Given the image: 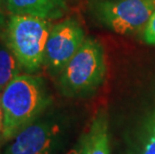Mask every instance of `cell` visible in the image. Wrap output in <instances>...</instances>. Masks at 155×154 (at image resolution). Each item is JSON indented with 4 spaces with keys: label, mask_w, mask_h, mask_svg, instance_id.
<instances>
[{
    "label": "cell",
    "mask_w": 155,
    "mask_h": 154,
    "mask_svg": "<svg viewBox=\"0 0 155 154\" xmlns=\"http://www.w3.org/2000/svg\"><path fill=\"white\" fill-rule=\"evenodd\" d=\"M3 111L1 142H7L29 124L40 118L51 103L43 78L19 74L0 95Z\"/></svg>",
    "instance_id": "6da1fadb"
},
{
    "label": "cell",
    "mask_w": 155,
    "mask_h": 154,
    "mask_svg": "<svg viewBox=\"0 0 155 154\" xmlns=\"http://www.w3.org/2000/svg\"><path fill=\"white\" fill-rule=\"evenodd\" d=\"M51 21L32 15H10L4 30V42L28 73L43 65L46 43L51 31Z\"/></svg>",
    "instance_id": "7a4b0ae2"
},
{
    "label": "cell",
    "mask_w": 155,
    "mask_h": 154,
    "mask_svg": "<svg viewBox=\"0 0 155 154\" xmlns=\"http://www.w3.org/2000/svg\"><path fill=\"white\" fill-rule=\"evenodd\" d=\"M106 73L103 47L93 38H86L59 74V89L68 97H82L95 91Z\"/></svg>",
    "instance_id": "3957f363"
},
{
    "label": "cell",
    "mask_w": 155,
    "mask_h": 154,
    "mask_svg": "<svg viewBox=\"0 0 155 154\" xmlns=\"http://www.w3.org/2000/svg\"><path fill=\"white\" fill-rule=\"evenodd\" d=\"M155 11V0H104L95 14L104 26L121 35L143 32Z\"/></svg>",
    "instance_id": "277c9868"
},
{
    "label": "cell",
    "mask_w": 155,
    "mask_h": 154,
    "mask_svg": "<svg viewBox=\"0 0 155 154\" xmlns=\"http://www.w3.org/2000/svg\"><path fill=\"white\" fill-rule=\"evenodd\" d=\"M64 138L60 120L40 117L19 131L0 154H58Z\"/></svg>",
    "instance_id": "5b68a950"
},
{
    "label": "cell",
    "mask_w": 155,
    "mask_h": 154,
    "mask_svg": "<svg viewBox=\"0 0 155 154\" xmlns=\"http://www.w3.org/2000/svg\"><path fill=\"white\" fill-rule=\"evenodd\" d=\"M85 39L84 30L73 18L52 25L43 58V66L48 73L53 76L60 74Z\"/></svg>",
    "instance_id": "8992f818"
},
{
    "label": "cell",
    "mask_w": 155,
    "mask_h": 154,
    "mask_svg": "<svg viewBox=\"0 0 155 154\" xmlns=\"http://www.w3.org/2000/svg\"><path fill=\"white\" fill-rule=\"evenodd\" d=\"M10 15H32L56 20L68 11V0H5Z\"/></svg>",
    "instance_id": "52a82bcc"
},
{
    "label": "cell",
    "mask_w": 155,
    "mask_h": 154,
    "mask_svg": "<svg viewBox=\"0 0 155 154\" xmlns=\"http://www.w3.org/2000/svg\"><path fill=\"white\" fill-rule=\"evenodd\" d=\"M86 135V154H110L109 127L106 113L100 111L91 122Z\"/></svg>",
    "instance_id": "ba28073f"
},
{
    "label": "cell",
    "mask_w": 155,
    "mask_h": 154,
    "mask_svg": "<svg viewBox=\"0 0 155 154\" xmlns=\"http://www.w3.org/2000/svg\"><path fill=\"white\" fill-rule=\"evenodd\" d=\"M20 64L8 48L0 47V95L8 84L19 75Z\"/></svg>",
    "instance_id": "9c48e42d"
},
{
    "label": "cell",
    "mask_w": 155,
    "mask_h": 154,
    "mask_svg": "<svg viewBox=\"0 0 155 154\" xmlns=\"http://www.w3.org/2000/svg\"><path fill=\"white\" fill-rule=\"evenodd\" d=\"M143 40L145 43L155 45V11L143 30Z\"/></svg>",
    "instance_id": "30bf717a"
},
{
    "label": "cell",
    "mask_w": 155,
    "mask_h": 154,
    "mask_svg": "<svg viewBox=\"0 0 155 154\" xmlns=\"http://www.w3.org/2000/svg\"><path fill=\"white\" fill-rule=\"evenodd\" d=\"M67 154H86V135L85 133L79 139L77 145L72 148Z\"/></svg>",
    "instance_id": "8fae6325"
},
{
    "label": "cell",
    "mask_w": 155,
    "mask_h": 154,
    "mask_svg": "<svg viewBox=\"0 0 155 154\" xmlns=\"http://www.w3.org/2000/svg\"><path fill=\"white\" fill-rule=\"evenodd\" d=\"M141 154H155V128L151 135L149 141L145 144L143 151Z\"/></svg>",
    "instance_id": "7c38bea8"
},
{
    "label": "cell",
    "mask_w": 155,
    "mask_h": 154,
    "mask_svg": "<svg viewBox=\"0 0 155 154\" xmlns=\"http://www.w3.org/2000/svg\"><path fill=\"white\" fill-rule=\"evenodd\" d=\"M2 129H3V111H2L1 103H0V143H2V142H1Z\"/></svg>",
    "instance_id": "4fadbf2b"
},
{
    "label": "cell",
    "mask_w": 155,
    "mask_h": 154,
    "mask_svg": "<svg viewBox=\"0 0 155 154\" xmlns=\"http://www.w3.org/2000/svg\"><path fill=\"white\" fill-rule=\"evenodd\" d=\"M5 23V18H4V13L2 10V6L0 5V26H2Z\"/></svg>",
    "instance_id": "5bb4252c"
},
{
    "label": "cell",
    "mask_w": 155,
    "mask_h": 154,
    "mask_svg": "<svg viewBox=\"0 0 155 154\" xmlns=\"http://www.w3.org/2000/svg\"><path fill=\"white\" fill-rule=\"evenodd\" d=\"M3 2H5V0H0V5H1V6L3 4Z\"/></svg>",
    "instance_id": "9a60e30c"
}]
</instances>
